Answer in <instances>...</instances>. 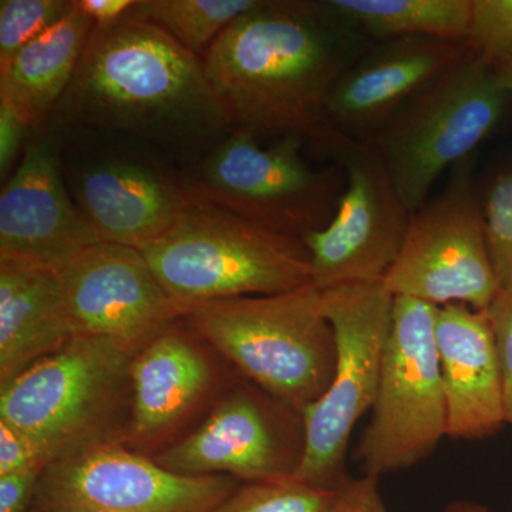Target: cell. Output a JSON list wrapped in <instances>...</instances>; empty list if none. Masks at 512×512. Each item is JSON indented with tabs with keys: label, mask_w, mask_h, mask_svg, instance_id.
I'll return each instance as SVG.
<instances>
[{
	"label": "cell",
	"mask_w": 512,
	"mask_h": 512,
	"mask_svg": "<svg viewBox=\"0 0 512 512\" xmlns=\"http://www.w3.org/2000/svg\"><path fill=\"white\" fill-rule=\"evenodd\" d=\"M372 42L330 0H259L202 60L232 130L293 138L338 163L356 143L333 127L326 107Z\"/></svg>",
	"instance_id": "cell-1"
},
{
	"label": "cell",
	"mask_w": 512,
	"mask_h": 512,
	"mask_svg": "<svg viewBox=\"0 0 512 512\" xmlns=\"http://www.w3.org/2000/svg\"><path fill=\"white\" fill-rule=\"evenodd\" d=\"M52 120L119 134L187 164L232 130L204 60L154 23L94 25Z\"/></svg>",
	"instance_id": "cell-2"
},
{
	"label": "cell",
	"mask_w": 512,
	"mask_h": 512,
	"mask_svg": "<svg viewBox=\"0 0 512 512\" xmlns=\"http://www.w3.org/2000/svg\"><path fill=\"white\" fill-rule=\"evenodd\" d=\"M181 320L238 375L298 412L326 392L335 373V332L313 284L204 303Z\"/></svg>",
	"instance_id": "cell-3"
},
{
	"label": "cell",
	"mask_w": 512,
	"mask_h": 512,
	"mask_svg": "<svg viewBox=\"0 0 512 512\" xmlns=\"http://www.w3.org/2000/svg\"><path fill=\"white\" fill-rule=\"evenodd\" d=\"M183 312L225 299L268 296L312 284L302 239L191 201L173 227L140 249Z\"/></svg>",
	"instance_id": "cell-4"
},
{
	"label": "cell",
	"mask_w": 512,
	"mask_h": 512,
	"mask_svg": "<svg viewBox=\"0 0 512 512\" xmlns=\"http://www.w3.org/2000/svg\"><path fill=\"white\" fill-rule=\"evenodd\" d=\"M134 346L74 335L55 355L0 386V420L28 434L49 466L126 426Z\"/></svg>",
	"instance_id": "cell-5"
},
{
	"label": "cell",
	"mask_w": 512,
	"mask_h": 512,
	"mask_svg": "<svg viewBox=\"0 0 512 512\" xmlns=\"http://www.w3.org/2000/svg\"><path fill=\"white\" fill-rule=\"evenodd\" d=\"M303 150L293 138L262 146L254 134L231 130L181 174L191 200L303 239L329 225L346 187L342 165L312 167Z\"/></svg>",
	"instance_id": "cell-6"
},
{
	"label": "cell",
	"mask_w": 512,
	"mask_h": 512,
	"mask_svg": "<svg viewBox=\"0 0 512 512\" xmlns=\"http://www.w3.org/2000/svg\"><path fill=\"white\" fill-rule=\"evenodd\" d=\"M508 96L493 63L473 52L387 121L370 144L407 210L423 207L443 174L474 156L497 127Z\"/></svg>",
	"instance_id": "cell-7"
},
{
	"label": "cell",
	"mask_w": 512,
	"mask_h": 512,
	"mask_svg": "<svg viewBox=\"0 0 512 512\" xmlns=\"http://www.w3.org/2000/svg\"><path fill=\"white\" fill-rule=\"evenodd\" d=\"M393 302L383 281L322 291L323 312L335 332L336 366L326 392L302 412L305 454L296 480L336 490L348 478L350 437L375 403Z\"/></svg>",
	"instance_id": "cell-8"
},
{
	"label": "cell",
	"mask_w": 512,
	"mask_h": 512,
	"mask_svg": "<svg viewBox=\"0 0 512 512\" xmlns=\"http://www.w3.org/2000/svg\"><path fill=\"white\" fill-rule=\"evenodd\" d=\"M437 306L394 296L372 419L356 457L379 478L416 466L447 437V407L437 353Z\"/></svg>",
	"instance_id": "cell-9"
},
{
	"label": "cell",
	"mask_w": 512,
	"mask_h": 512,
	"mask_svg": "<svg viewBox=\"0 0 512 512\" xmlns=\"http://www.w3.org/2000/svg\"><path fill=\"white\" fill-rule=\"evenodd\" d=\"M383 284L393 296L485 311L501 291L485 237L474 156L448 171L443 190L410 215Z\"/></svg>",
	"instance_id": "cell-10"
},
{
	"label": "cell",
	"mask_w": 512,
	"mask_h": 512,
	"mask_svg": "<svg viewBox=\"0 0 512 512\" xmlns=\"http://www.w3.org/2000/svg\"><path fill=\"white\" fill-rule=\"evenodd\" d=\"M303 454L302 413L238 376L194 429L151 458L183 476L259 483L295 477Z\"/></svg>",
	"instance_id": "cell-11"
},
{
	"label": "cell",
	"mask_w": 512,
	"mask_h": 512,
	"mask_svg": "<svg viewBox=\"0 0 512 512\" xmlns=\"http://www.w3.org/2000/svg\"><path fill=\"white\" fill-rule=\"evenodd\" d=\"M241 485L173 473L117 443L94 444L47 466L30 512H212Z\"/></svg>",
	"instance_id": "cell-12"
},
{
	"label": "cell",
	"mask_w": 512,
	"mask_h": 512,
	"mask_svg": "<svg viewBox=\"0 0 512 512\" xmlns=\"http://www.w3.org/2000/svg\"><path fill=\"white\" fill-rule=\"evenodd\" d=\"M238 375L177 320L154 336L130 366V400L120 443L153 457L194 429Z\"/></svg>",
	"instance_id": "cell-13"
},
{
	"label": "cell",
	"mask_w": 512,
	"mask_h": 512,
	"mask_svg": "<svg viewBox=\"0 0 512 512\" xmlns=\"http://www.w3.org/2000/svg\"><path fill=\"white\" fill-rule=\"evenodd\" d=\"M338 164L346 175L338 211L329 225L302 239L319 291L383 281L412 215L372 144L356 143Z\"/></svg>",
	"instance_id": "cell-14"
},
{
	"label": "cell",
	"mask_w": 512,
	"mask_h": 512,
	"mask_svg": "<svg viewBox=\"0 0 512 512\" xmlns=\"http://www.w3.org/2000/svg\"><path fill=\"white\" fill-rule=\"evenodd\" d=\"M64 134L50 119L29 141L0 192V264L60 274L100 238L63 173Z\"/></svg>",
	"instance_id": "cell-15"
},
{
	"label": "cell",
	"mask_w": 512,
	"mask_h": 512,
	"mask_svg": "<svg viewBox=\"0 0 512 512\" xmlns=\"http://www.w3.org/2000/svg\"><path fill=\"white\" fill-rule=\"evenodd\" d=\"M63 173L77 207L109 244L147 247L192 201L181 171L144 154L80 156L63 164Z\"/></svg>",
	"instance_id": "cell-16"
},
{
	"label": "cell",
	"mask_w": 512,
	"mask_h": 512,
	"mask_svg": "<svg viewBox=\"0 0 512 512\" xmlns=\"http://www.w3.org/2000/svg\"><path fill=\"white\" fill-rule=\"evenodd\" d=\"M59 276L74 335L141 349L184 315L137 248L99 242Z\"/></svg>",
	"instance_id": "cell-17"
},
{
	"label": "cell",
	"mask_w": 512,
	"mask_h": 512,
	"mask_svg": "<svg viewBox=\"0 0 512 512\" xmlns=\"http://www.w3.org/2000/svg\"><path fill=\"white\" fill-rule=\"evenodd\" d=\"M473 52L470 43L434 37L372 42L336 83L328 119L343 136L370 144L407 101Z\"/></svg>",
	"instance_id": "cell-18"
},
{
	"label": "cell",
	"mask_w": 512,
	"mask_h": 512,
	"mask_svg": "<svg viewBox=\"0 0 512 512\" xmlns=\"http://www.w3.org/2000/svg\"><path fill=\"white\" fill-rule=\"evenodd\" d=\"M437 353L447 407V437L481 440L504 426L500 362L487 312L463 303L437 309Z\"/></svg>",
	"instance_id": "cell-19"
},
{
	"label": "cell",
	"mask_w": 512,
	"mask_h": 512,
	"mask_svg": "<svg viewBox=\"0 0 512 512\" xmlns=\"http://www.w3.org/2000/svg\"><path fill=\"white\" fill-rule=\"evenodd\" d=\"M74 336L59 274L0 264V386Z\"/></svg>",
	"instance_id": "cell-20"
},
{
	"label": "cell",
	"mask_w": 512,
	"mask_h": 512,
	"mask_svg": "<svg viewBox=\"0 0 512 512\" xmlns=\"http://www.w3.org/2000/svg\"><path fill=\"white\" fill-rule=\"evenodd\" d=\"M94 25L73 2L60 22L0 66V100L15 104L36 133L49 123L69 89Z\"/></svg>",
	"instance_id": "cell-21"
},
{
	"label": "cell",
	"mask_w": 512,
	"mask_h": 512,
	"mask_svg": "<svg viewBox=\"0 0 512 512\" xmlns=\"http://www.w3.org/2000/svg\"><path fill=\"white\" fill-rule=\"evenodd\" d=\"M375 42L434 37L467 42L471 0H330ZM468 43V42H467Z\"/></svg>",
	"instance_id": "cell-22"
},
{
	"label": "cell",
	"mask_w": 512,
	"mask_h": 512,
	"mask_svg": "<svg viewBox=\"0 0 512 512\" xmlns=\"http://www.w3.org/2000/svg\"><path fill=\"white\" fill-rule=\"evenodd\" d=\"M259 0H137L127 13L170 33L185 49L204 59L208 50Z\"/></svg>",
	"instance_id": "cell-23"
},
{
	"label": "cell",
	"mask_w": 512,
	"mask_h": 512,
	"mask_svg": "<svg viewBox=\"0 0 512 512\" xmlns=\"http://www.w3.org/2000/svg\"><path fill=\"white\" fill-rule=\"evenodd\" d=\"M336 490L313 487L295 477L241 483L212 512H329Z\"/></svg>",
	"instance_id": "cell-24"
},
{
	"label": "cell",
	"mask_w": 512,
	"mask_h": 512,
	"mask_svg": "<svg viewBox=\"0 0 512 512\" xmlns=\"http://www.w3.org/2000/svg\"><path fill=\"white\" fill-rule=\"evenodd\" d=\"M481 197L485 237L501 291H512V164L495 171Z\"/></svg>",
	"instance_id": "cell-25"
},
{
	"label": "cell",
	"mask_w": 512,
	"mask_h": 512,
	"mask_svg": "<svg viewBox=\"0 0 512 512\" xmlns=\"http://www.w3.org/2000/svg\"><path fill=\"white\" fill-rule=\"evenodd\" d=\"M73 9L70 0H2L0 2V66L23 46L55 26Z\"/></svg>",
	"instance_id": "cell-26"
},
{
	"label": "cell",
	"mask_w": 512,
	"mask_h": 512,
	"mask_svg": "<svg viewBox=\"0 0 512 512\" xmlns=\"http://www.w3.org/2000/svg\"><path fill=\"white\" fill-rule=\"evenodd\" d=\"M467 42L490 63L512 52V0H471Z\"/></svg>",
	"instance_id": "cell-27"
},
{
	"label": "cell",
	"mask_w": 512,
	"mask_h": 512,
	"mask_svg": "<svg viewBox=\"0 0 512 512\" xmlns=\"http://www.w3.org/2000/svg\"><path fill=\"white\" fill-rule=\"evenodd\" d=\"M500 362L505 424L512 426V291H500L487 309Z\"/></svg>",
	"instance_id": "cell-28"
},
{
	"label": "cell",
	"mask_w": 512,
	"mask_h": 512,
	"mask_svg": "<svg viewBox=\"0 0 512 512\" xmlns=\"http://www.w3.org/2000/svg\"><path fill=\"white\" fill-rule=\"evenodd\" d=\"M49 461L36 441L0 420V477L42 474Z\"/></svg>",
	"instance_id": "cell-29"
},
{
	"label": "cell",
	"mask_w": 512,
	"mask_h": 512,
	"mask_svg": "<svg viewBox=\"0 0 512 512\" xmlns=\"http://www.w3.org/2000/svg\"><path fill=\"white\" fill-rule=\"evenodd\" d=\"M36 131L28 117L8 100H0V178L9 180Z\"/></svg>",
	"instance_id": "cell-30"
},
{
	"label": "cell",
	"mask_w": 512,
	"mask_h": 512,
	"mask_svg": "<svg viewBox=\"0 0 512 512\" xmlns=\"http://www.w3.org/2000/svg\"><path fill=\"white\" fill-rule=\"evenodd\" d=\"M379 478H346L338 490L329 512H389L379 493Z\"/></svg>",
	"instance_id": "cell-31"
},
{
	"label": "cell",
	"mask_w": 512,
	"mask_h": 512,
	"mask_svg": "<svg viewBox=\"0 0 512 512\" xmlns=\"http://www.w3.org/2000/svg\"><path fill=\"white\" fill-rule=\"evenodd\" d=\"M39 476L0 477V512H30Z\"/></svg>",
	"instance_id": "cell-32"
},
{
	"label": "cell",
	"mask_w": 512,
	"mask_h": 512,
	"mask_svg": "<svg viewBox=\"0 0 512 512\" xmlns=\"http://www.w3.org/2000/svg\"><path fill=\"white\" fill-rule=\"evenodd\" d=\"M74 2L84 15L93 19L96 25H111L127 16L137 0H74Z\"/></svg>",
	"instance_id": "cell-33"
},
{
	"label": "cell",
	"mask_w": 512,
	"mask_h": 512,
	"mask_svg": "<svg viewBox=\"0 0 512 512\" xmlns=\"http://www.w3.org/2000/svg\"><path fill=\"white\" fill-rule=\"evenodd\" d=\"M498 82L508 94H512V52L493 63Z\"/></svg>",
	"instance_id": "cell-34"
},
{
	"label": "cell",
	"mask_w": 512,
	"mask_h": 512,
	"mask_svg": "<svg viewBox=\"0 0 512 512\" xmlns=\"http://www.w3.org/2000/svg\"><path fill=\"white\" fill-rule=\"evenodd\" d=\"M444 512H488L484 505L471 503V501H456L448 505Z\"/></svg>",
	"instance_id": "cell-35"
}]
</instances>
